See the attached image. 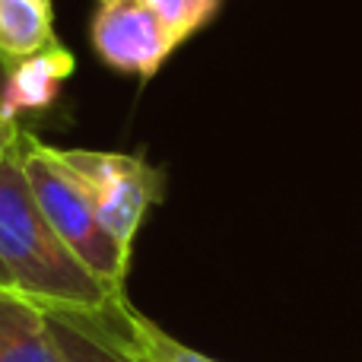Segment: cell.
<instances>
[{"mask_svg": "<svg viewBox=\"0 0 362 362\" xmlns=\"http://www.w3.org/2000/svg\"><path fill=\"white\" fill-rule=\"evenodd\" d=\"M19 163L29 178V187L35 194L42 213L54 232L67 242V248L105 283L108 289L121 293L127 289V270H131V248L118 242L102 226L86 187L74 175L61 156V146H48L29 131H23L19 140Z\"/></svg>", "mask_w": 362, "mask_h": 362, "instance_id": "2", "label": "cell"}, {"mask_svg": "<svg viewBox=\"0 0 362 362\" xmlns=\"http://www.w3.org/2000/svg\"><path fill=\"white\" fill-rule=\"evenodd\" d=\"M95 57L115 74L153 80L181 48L146 0H102L89 23Z\"/></svg>", "mask_w": 362, "mask_h": 362, "instance_id": "4", "label": "cell"}, {"mask_svg": "<svg viewBox=\"0 0 362 362\" xmlns=\"http://www.w3.org/2000/svg\"><path fill=\"white\" fill-rule=\"evenodd\" d=\"M51 0H0V64L4 70L54 45Z\"/></svg>", "mask_w": 362, "mask_h": 362, "instance_id": "8", "label": "cell"}, {"mask_svg": "<svg viewBox=\"0 0 362 362\" xmlns=\"http://www.w3.org/2000/svg\"><path fill=\"white\" fill-rule=\"evenodd\" d=\"M124 356H127V353H124ZM127 359H131V362H146V359H137V356H127Z\"/></svg>", "mask_w": 362, "mask_h": 362, "instance_id": "14", "label": "cell"}, {"mask_svg": "<svg viewBox=\"0 0 362 362\" xmlns=\"http://www.w3.org/2000/svg\"><path fill=\"white\" fill-rule=\"evenodd\" d=\"M61 156L86 187L102 226L124 248H134L140 223L165 194V172L131 153L61 150Z\"/></svg>", "mask_w": 362, "mask_h": 362, "instance_id": "3", "label": "cell"}, {"mask_svg": "<svg viewBox=\"0 0 362 362\" xmlns=\"http://www.w3.org/2000/svg\"><path fill=\"white\" fill-rule=\"evenodd\" d=\"M165 23V29L175 35L178 45L204 32L223 10V0H146Z\"/></svg>", "mask_w": 362, "mask_h": 362, "instance_id": "10", "label": "cell"}, {"mask_svg": "<svg viewBox=\"0 0 362 362\" xmlns=\"http://www.w3.org/2000/svg\"><path fill=\"white\" fill-rule=\"evenodd\" d=\"M48 315L67 362H131L89 325L86 315L76 312H48Z\"/></svg>", "mask_w": 362, "mask_h": 362, "instance_id": "9", "label": "cell"}, {"mask_svg": "<svg viewBox=\"0 0 362 362\" xmlns=\"http://www.w3.org/2000/svg\"><path fill=\"white\" fill-rule=\"evenodd\" d=\"M99 4H102V0H99Z\"/></svg>", "mask_w": 362, "mask_h": 362, "instance_id": "15", "label": "cell"}, {"mask_svg": "<svg viewBox=\"0 0 362 362\" xmlns=\"http://www.w3.org/2000/svg\"><path fill=\"white\" fill-rule=\"evenodd\" d=\"M0 286H10V276H6V270H4V261H0Z\"/></svg>", "mask_w": 362, "mask_h": 362, "instance_id": "12", "label": "cell"}, {"mask_svg": "<svg viewBox=\"0 0 362 362\" xmlns=\"http://www.w3.org/2000/svg\"><path fill=\"white\" fill-rule=\"evenodd\" d=\"M19 137H23V124H19V118H13V115L4 108V102H0V153L16 146Z\"/></svg>", "mask_w": 362, "mask_h": 362, "instance_id": "11", "label": "cell"}, {"mask_svg": "<svg viewBox=\"0 0 362 362\" xmlns=\"http://www.w3.org/2000/svg\"><path fill=\"white\" fill-rule=\"evenodd\" d=\"M74 70H76V57L61 42H54L6 70V86L0 102H4V108L13 118H19L25 112H45L57 99L64 80Z\"/></svg>", "mask_w": 362, "mask_h": 362, "instance_id": "7", "label": "cell"}, {"mask_svg": "<svg viewBox=\"0 0 362 362\" xmlns=\"http://www.w3.org/2000/svg\"><path fill=\"white\" fill-rule=\"evenodd\" d=\"M0 261L10 286L48 312L99 315L127 293L108 289L54 232L23 172L19 144L0 153Z\"/></svg>", "mask_w": 362, "mask_h": 362, "instance_id": "1", "label": "cell"}, {"mask_svg": "<svg viewBox=\"0 0 362 362\" xmlns=\"http://www.w3.org/2000/svg\"><path fill=\"white\" fill-rule=\"evenodd\" d=\"M4 86H6V70H4V64H0V99H4Z\"/></svg>", "mask_w": 362, "mask_h": 362, "instance_id": "13", "label": "cell"}, {"mask_svg": "<svg viewBox=\"0 0 362 362\" xmlns=\"http://www.w3.org/2000/svg\"><path fill=\"white\" fill-rule=\"evenodd\" d=\"M86 318L115 350L127 353V356H137L146 362H219L206 356V353L194 350V346L181 344L169 331H163L153 318L137 312L134 302L127 299V293H121L105 312L86 315Z\"/></svg>", "mask_w": 362, "mask_h": 362, "instance_id": "5", "label": "cell"}, {"mask_svg": "<svg viewBox=\"0 0 362 362\" xmlns=\"http://www.w3.org/2000/svg\"><path fill=\"white\" fill-rule=\"evenodd\" d=\"M0 362H67L42 302L0 286Z\"/></svg>", "mask_w": 362, "mask_h": 362, "instance_id": "6", "label": "cell"}]
</instances>
